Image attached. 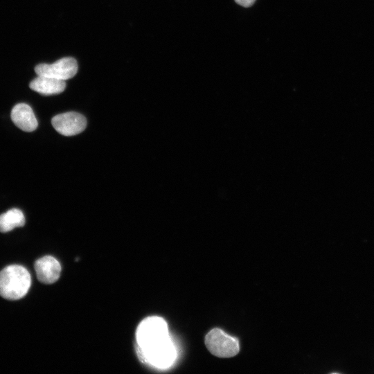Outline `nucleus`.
<instances>
[{
	"instance_id": "f257e3e1",
	"label": "nucleus",
	"mask_w": 374,
	"mask_h": 374,
	"mask_svg": "<svg viewBox=\"0 0 374 374\" xmlns=\"http://www.w3.org/2000/svg\"><path fill=\"white\" fill-rule=\"evenodd\" d=\"M30 284V275L23 266L9 265L0 271V296L7 300L23 298L28 292Z\"/></svg>"
},
{
	"instance_id": "0eeeda50",
	"label": "nucleus",
	"mask_w": 374,
	"mask_h": 374,
	"mask_svg": "<svg viewBox=\"0 0 374 374\" xmlns=\"http://www.w3.org/2000/svg\"><path fill=\"white\" fill-rule=\"evenodd\" d=\"M35 269L38 280L44 284H52L60 276L61 265L53 256H46L39 258L35 263Z\"/></svg>"
},
{
	"instance_id": "1a4fd4ad",
	"label": "nucleus",
	"mask_w": 374,
	"mask_h": 374,
	"mask_svg": "<svg viewBox=\"0 0 374 374\" xmlns=\"http://www.w3.org/2000/svg\"><path fill=\"white\" fill-rule=\"evenodd\" d=\"M30 88L44 96L58 94L66 88L64 80H58L48 76L37 75L30 84Z\"/></svg>"
},
{
	"instance_id": "6e6552de",
	"label": "nucleus",
	"mask_w": 374,
	"mask_h": 374,
	"mask_svg": "<svg viewBox=\"0 0 374 374\" xmlns=\"http://www.w3.org/2000/svg\"><path fill=\"white\" fill-rule=\"evenodd\" d=\"M10 117L14 124L24 132H33L38 123L32 108L26 103H19L13 107Z\"/></svg>"
},
{
	"instance_id": "f03ea898",
	"label": "nucleus",
	"mask_w": 374,
	"mask_h": 374,
	"mask_svg": "<svg viewBox=\"0 0 374 374\" xmlns=\"http://www.w3.org/2000/svg\"><path fill=\"white\" fill-rule=\"evenodd\" d=\"M168 337L167 323L163 318L155 316L143 319L136 332L137 346L141 348H148Z\"/></svg>"
},
{
	"instance_id": "9d476101",
	"label": "nucleus",
	"mask_w": 374,
	"mask_h": 374,
	"mask_svg": "<svg viewBox=\"0 0 374 374\" xmlns=\"http://www.w3.org/2000/svg\"><path fill=\"white\" fill-rule=\"evenodd\" d=\"M25 224V217L18 208H12L0 215V232L6 233Z\"/></svg>"
},
{
	"instance_id": "39448f33",
	"label": "nucleus",
	"mask_w": 374,
	"mask_h": 374,
	"mask_svg": "<svg viewBox=\"0 0 374 374\" xmlns=\"http://www.w3.org/2000/svg\"><path fill=\"white\" fill-rule=\"evenodd\" d=\"M77 61L71 57H62L53 64H39L35 68L37 75L48 76L62 80H69L78 72Z\"/></svg>"
},
{
	"instance_id": "9b49d317",
	"label": "nucleus",
	"mask_w": 374,
	"mask_h": 374,
	"mask_svg": "<svg viewBox=\"0 0 374 374\" xmlns=\"http://www.w3.org/2000/svg\"><path fill=\"white\" fill-rule=\"evenodd\" d=\"M235 3L244 8H249L256 1V0H234Z\"/></svg>"
},
{
	"instance_id": "7ed1b4c3",
	"label": "nucleus",
	"mask_w": 374,
	"mask_h": 374,
	"mask_svg": "<svg viewBox=\"0 0 374 374\" xmlns=\"http://www.w3.org/2000/svg\"><path fill=\"white\" fill-rule=\"evenodd\" d=\"M136 350L143 362L159 368L170 367L177 356L175 346L170 337L146 348L137 346Z\"/></svg>"
},
{
	"instance_id": "20e7f679",
	"label": "nucleus",
	"mask_w": 374,
	"mask_h": 374,
	"mask_svg": "<svg viewBox=\"0 0 374 374\" xmlns=\"http://www.w3.org/2000/svg\"><path fill=\"white\" fill-rule=\"evenodd\" d=\"M205 345L211 354L219 357H231L240 350L238 339L220 328H213L207 333Z\"/></svg>"
},
{
	"instance_id": "423d86ee",
	"label": "nucleus",
	"mask_w": 374,
	"mask_h": 374,
	"mask_svg": "<svg viewBox=\"0 0 374 374\" xmlns=\"http://www.w3.org/2000/svg\"><path fill=\"white\" fill-rule=\"evenodd\" d=\"M51 123L58 133L66 136L80 134L87 126L84 116L74 112L55 116L51 120Z\"/></svg>"
}]
</instances>
